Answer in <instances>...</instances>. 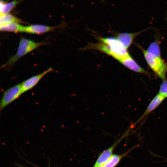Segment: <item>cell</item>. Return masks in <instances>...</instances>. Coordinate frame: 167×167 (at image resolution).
Instances as JSON below:
<instances>
[{
  "instance_id": "6da1fadb",
  "label": "cell",
  "mask_w": 167,
  "mask_h": 167,
  "mask_svg": "<svg viewBox=\"0 0 167 167\" xmlns=\"http://www.w3.org/2000/svg\"><path fill=\"white\" fill-rule=\"evenodd\" d=\"M98 40L95 43H89L81 49V50L94 49L103 52L110 56L117 61L119 59L130 55L127 49L115 37H103L96 36Z\"/></svg>"
},
{
  "instance_id": "7a4b0ae2",
  "label": "cell",
  "mask_w": 167,
  "mask_h": 167,
  "mask_svg": "<svg viewBox=\"0 0 167 167\" xmlns=\"http://www.w3.org/2000/svg\"><path fill=\"white\" fill-rule=\"evenodd\" d=\"M137 46L142 51L147 63L156 75L162 80L166 79L167 62L164 61L161 57L149 53L138 44Z\"/></svg>"
},
{
  "instance_id": "3957f363",
  "label": "cell",
  "mask_w": 167,
  "mask_h": 167,
  "mask_svg": "<svg viewBox=\"0 0 167 167\" xmlns=\"http://www.w3.org/2000/svg\"><path fill=\"white\" fill-rule=\"evenodd\" d=\"M46 44V43L45 42H37L28 39L22 38L15 54L8 61L2 66V67L11 66L22 57L39 46Z\"/></svg>"
},
{
  "instance_id": "277c9868",
  "label": "cell",
  "mask_w": 167,
  "mask_h": 167,
  "mask_svg": "<svg viewBox=\"0 0 167 167\" xmlns=\"http://www.w3.org/2000/svg\"><path fill=\"white\" fill-rule=\"evenodd\" d=\"M22 94L21 84H19L6 90L3 93L0 103L1 111L17 99Z\"/></svg>"
},
{
  "instance_id": "5b68a950",
  "label": "cell",
  "mask_w": 167,
  "mask_h": 167,
  "mask_svg": "<svg viewBox=\"0 0 167 167\" xmlns=\"http://www.w3.org/2000/svg\"><path fill=\"white\" fill-rule=\"evenodd\" d=\"M53 71V68L50 67L46 71L34 75L21 83L22 93L28 91L34 87L46 75Z\"/></svg>"
},
{
  "instance_id": "8992f818",
  "label": "cell",
  "mask_w": 167,
  "mask_h": 167,
  "mask_svg": "<svg viewBox=\"0 0 167 167\" xmlns=\"http://www.w3.org/2000/svg\"><path fill=\"white\" fill-rule=\"evenodd\" d=\"M118 61L126 68L134 72L148 75L150 74L149 72L141 67L130 54L119 59Z\"/></svg>"
},
{
  "instance_id": "52a82bcc",
  "label": "cell",
  "mask_w": 167,
  "mask_h": 167,
  "mask_svg": "<svg viewBox=\"0 0 167 167\" xmlns=\"http://www.w3.org/2000/svg\"><path fill=\"white\" fill-rule=\"evenodd\" d=\"M147 29L133 33L118 32L115 34V37L123 46L127 49L135 37Z\"/></svg>"
},
{
  "instance_id": "ba28073f",
  "label": "cell",
  "mask_w": 167,
  "mask_h": 167,
  "mask_svg": "<svg viewBox=\"0 0 167 167\" xmlns=\"http://www.w3.org/2000/svg\"><path fill=\"white\" fill-rule=\"evenodd\" d=\"M58 27H52L42 24H34L24 26V32L32 34H41L54 31Z\"/></svg>"
},
{
  "instance_id": "9c48e42d",
  "label": "cell",
  "mask_w": 167,
  "mask_h": 167,
  "mask_svg": "<svg viewBox=\"0 0 167 167\" xmlns=\"http://www.w3.org/2000/svg\"><path fill=\"white\" fill-rule=\"evenodd\" d=\"M122 139V138L102 152L97 158L93 166L96 167L104 165L112 155L114 150Z\"/></svg>"
},
{
  "instance_id": "30bf717a",
  "label": "cell",
  "mask_w": 167,
  "mask_h": 167,
  "mask_svg": "<svg viewBox=\"0 0 167 167\" xmlns=\"http://www.w3.org/2000/svg\"><path fill=\"white\" fill-rule=\"evenodd\" d=\"M165 99L164 98L158 93L152 99L142 115L135 122V124L141 121L144 117L155 110Z\"/></svg>"
},
{
  "instance_id": "8fae6325",
  "label": "cell",
  "mask_w": 167,
  "mask_h": 167,
  "mask_svg": "<svg viewBox=\"0 0 167 167\" xmlns=\"http://www.w3.org/2000/svg\"><path fill=\"white\" fill-rule=\"evenodd\" d=\"M135 147L132 148L125 153L120 155L113 154L109 160L104 165V167H115L121 160Z\"/></svg>"
},
{
  "instance_id": "7c38bea8",
  "label": "cell",
  "mask_w": 167,
  "mask_h": 167,
  "mask_svg": "<svg viewBox=\"0 0 167 167\" xmlns=\"http://www.w3.org/2000/svg\"><path fill=\"white\" fill-rule=\"evenodd\" d=\"M24 26L19 23L13 22L8 24L0 26L1 31L13 32H24Z\"/></svg>"
},
{
  "instance_id": "4fadbf2b",
  "label": "cell",
  "mask_w": 167,
  "mask_h": 167,
  "mask_svg": "<svg viewBox=\"0 0 167 167\" xmlns=\"http://www.w3.org/2000/svg\"><path fill=\"white\" fill-rule=\"evenodd\" d=\"M19 2L14 0L7 3H5L2 0L0 1V15L8 14L10 12Z\"/></svg>"
},
{
  "instance_id": "5bb4252c",
  "label": "cell",
  "mask_w": 167,
  "mask_h": 167,
  "mask_svg": "<svg viewBox=\"0 0 167 167\" xmlns=\"http://www.w3.org/2000/svg\"><path fill=\"white\" fill-rule=\"evenodd\" d=\"M20 20L10 14L0 15V26H4L13 22L19 23Z\"/></svg>"
},
{
  "instance_id": "9a60e30c",
  "label": "cell",
  "mask_w": 167,
  "mask_h": 167,
  "mask_svg": "<svg viewBox=\"0 0 167 167\" xmlns=\"http://www.w3.org/2000/svg\"><path fill=\"white\" fill-rule=\"evenodd\" d=\"M149 53L156 56L161 57L158 41L156 40L149 45L146 50Z\"/></svg>"
},
{
  "instance_id": "2e32d148",
  "label": "cell",
  "mask_w": 167,
  "mask_h": 167,
  "mask_svg": "<svg viewBox=\"0 0 167 167\" xmlns=\"http://www.w3.org/2000/svg\"><path fill=\"white\" fill-rule=\"evenodd\" d=\"M158 93L165 99L167 98V80H163L160 85Z\"/></svg>"
},
{
  "instance_id": "e0dca14e",
  "label": "cell",
  "mask_w": 167,
  "mask_h": 167,
  "mask_svg": "<svg viewBox=\"0 0 167 167\" xmlns=\"http://www.w3.org/2000/svg\"><path fill=\"white\" fill-rule=\"evenodd\" d=\"M93 167H104V165H100L99 166H97V167H94V166H93Z\"/></svg>"
},
{
  "instance_id": "ac0fdd59",
  "label": "cell",
  "mask_w": 167,
  "mask_h": 167,
  "mask_svg": "<svg viewBox=\"0 0 167 167\" xmlns=\"http://www.w3.org/2000/svg\"><path fill=\"white\" fill-rule=\"evenodd\" d=\"M166 21L167 22V11L166 12Z\"/></svg>"
}]
</instances>
